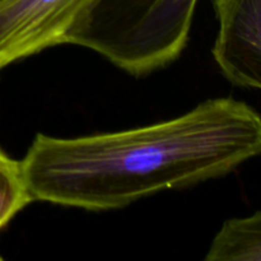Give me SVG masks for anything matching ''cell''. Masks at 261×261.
<instances>
[{
    "label": "cell",
    "instance_id": "cell-5",
    "mask_svg": "<svg viewBox=\"0 0 261 261\" xmlns=\"http://www.w3.org/2000/svg\"><path fill=\"white\" fill-rule=\"evenodd\" d=\"M206 261H261V211L229 218L212 240Z\"/></svg>",
    "mask_w": 261,
    "mask_h": 261
},
{
    "label": "cell",
    "instance_id": "cell-2",
    "mask_svg": "<svg viewBox=\"0 0 261 261\" xmlns=\"http://www.w3.org/2000/svg\"><path fill=\"white\" fill-rule=\"evenodd\" d=\"M198 0H97L71 24L64 43L89 48L140 76L180 58Z\"/></svg>",
    "mask_w": 261,
    "mask_h": 261
},
{
    "label": "cell",
    "instance_id": "cell-4",
    "mask_svg": "<svg viewBox=\"0 0 261 261\" xmlns=\"http://www.w3.org/2000/svg\"><path fill=\"white\" fill-rule=\"evenodd\" d=\"M214 60L227 81L261 91V0H213Z\"/></svg>",
    "mask_w": 261,
    "mask_h": 261
},
{
    "label": "cell",
    "instance_id": "cell-6",
    "mask_svg": "<svg viewBox=\"0 0 261 261\" xmlns=\"http://www.w3.org/2000/svg\"><path fill=\"white\" fill-rule=\"evenodd\" d=\"M32 201L22 162L0 150V231Z\"/></svg>",
    "mask_w": 261,
    "mask_h": 261
},
{
    "label": "cell",
    "instance_id": "cell-1",
    "mask_svg": "<svg viewBox=\"0 0 261 261\" xmlns=\"http://www.w3.org/2000/svg\"><path fill=\"white\" fill-rule=\"evenodd\" d=\"M261 155V114L232 97L175 119L78 138L37 134L22 162L33 201L114 211L233 172Z\"/></svg>",
    "mask_w": 261,
    "mask_h": 261
},
{
    "label": "cell",
    "instance_id": "cell-3",
    "mask_svg": "<svg viewBox=\"0 0 261 261\" xmlns=\"http://www.w3.org/2000/svg\"><path fill=\"white\" fill-rule=\"evenodd\" d=\"M97 0H0V69L53 46Z\"/></svg>",
    "mask_w": 261,
    "mask_h": 261
}]
</instances>
